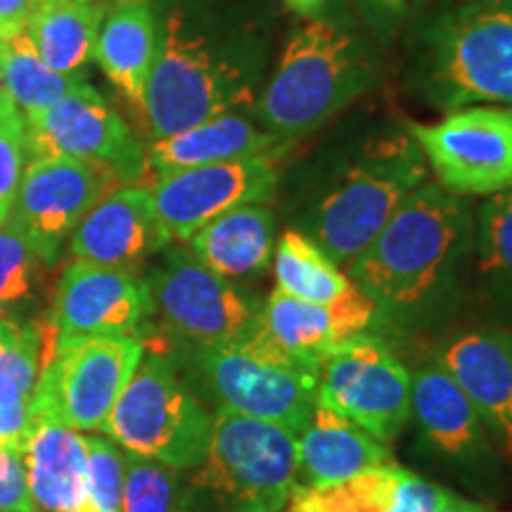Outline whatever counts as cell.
<instances>
[{
    "label": "cell",
    "instance_id": "cell-1",
    "mask_svg": "<svg viewBox=\"0 0 512 512\" xmlns=\"http://www.w3.org/2000/svg\"><path fill=\"white\" fill-rule=\"evenodd\" d=\"M467 228L470 211L463 197L439 183H422L351 261L347 275L380 311H418L444 283Z\"/></svg>",
    "mask_w": 512,
    "mask_h": 512
},
{
    "label": "cell",
    "instance_id": "cell-2",
    "mask_svg": "<svg viewBox=\"0 0 512 512\" xmlns=\"http://www.w3.org/2000/svg\"><path fill=\"white\" fill-rule=\"evenodd\" d=\"M366 76V57L347 31L306 19L283 48L256 114L268 133L292 145L349 105Z\"/></svg>",
    "mask_w": 512,
    "mask_h": 512
},
{
    "label": "cell",
    "instance_id": "cell-3",
    "mask_svg": "<svg viewBox=\"0 0 512 512\" xmlns=\"http://www.w3.org/2000/svg\"><path fill=\"white\" fill-rule=\"evenodd\" d=\"M252 83L181 12L166 17L159 50L140 114L152 140L176 136L192 126L252 102Z\"/></svg>",
    "mask_w": 512,
    "mask_h": 512
},
{
    "label": "cell",
    "instance_id": "cell-4",
    "mask_svg": "<svg viewBox=\"0 0 512 512\" xmlns=\"http://www.w3.org/2000/svg\"><path fill=\"white\" fill-rule=\"evenodd\" d=\"M422 183L427 166L415 140H380L316 204L306 235L339 268H349Z\"/></svg>",
    "mask_w": 512,
    "mask_h": 512
},
{
    "label": "cell",
    "instance_id": "cell-5",
    "mask_svg": "<svg viewBox=\"0 0 512 512\" xmlns=\"http://www.w3.org/2000/svg\"><path fill=\"white\" fill-rule=\"evenodd\" d=\"M214 413L162 354H147L102 425L133 456L174 470H195L207 456Z\"/></svg>",
    "mask_w": 512,
    "mask_h": 512
},
{
    "label": "cell",
    "instance_id": "cell-6",
    "mask_svg": "<svg viewBox=\"0 0 512 512\" xmlns=\"http://www.w3.org/2000/svg\"><path fill=\"white\" fill-rule=\"evenodd\" d=\"M197 380L216 408L302 434L318 403V370L285 354L261 325L238 342L190 351Z\"/></svg>",
    "mask_w": 512,
    "mask_h": 512
},
{
    "label": "cell",
    "instance_id": "cell-7",
    "mask_svg": "<svg viewBox=\"0 0 512 512\" xmlns=\"http://www.w3.org/2000/svg\"><path fill=\"white\" fill-rule=\"evenodd\" d=\"M192 482L249 512L285 508L299 477V434L283 425L216 408L207 456Z\"/></svg>",
    "mask_w": 512,
    "mask_h": 512
},
{
    "label": "cell",
    "instance_id": "cell-8",
    "mask_svg": "<svg viewBox=\"0 0 512 512\" xmlns=\"http://www.w3.org/2000/svg\"><path fill=\"white\" fill-rule=\"evenodd\" d=\"M145 356L143 337H88L57 349L41 370L34 422L100 432Z\"/></svg>",
    "mask_w": 512,
    "mask_h": 512
},
{
    "label": "cell",
    "instance_id": "cell-9",
    "mask_svg": "<svg viewBox=\"0 0 512 512\" xmlns=\"http://www.w3.org/2000/svg\"><path fill=\"white\" fill-rule=\"evenodd\" d=\"M432 88L448 110L512 105V8L470 5L432 34Z\"/></svg>",
    "mask_w": 512,
    "mask_h": 512
},
{
    "label": "cell",
    "instance_id": "cell-10",
    "mask_svg": "<svg viewBox=\"0 0 512 512\" xmlns=\"http://www.w3.org/2000/svg\"><path fill=\"white\" fill-rule=\"evenodd\" d=\"M147 285L162 325L190 351L238 342L259 323V309L190 249H169Z\"/></svg>",
    "mask_w": 512,
    "mask_h": 512
},
{
    "label": "cell",
    "instance_id": "cell-11",
    "mask_svg": "<svg viewBox=\"0 0 512 512\" xmlns=\"http://www.w3.org/2000/svg\"><path fill=\"white\" fill-rule=\"evenodd\" d=\"M411 138L453 195L512 188V105L458 107L432 124H411Z\"/></svg>",
    "mask_w": 512,
    "mask_h": 512
},
{
    "label": "cell",
    "instance_id": "cell-12",
    "mask_svg": "<svg viewBox=\"0 0 512 512\" xmlns=\"http://www.w3.org/2000/svg\"><path fill=\"white\" fill-rule=\"evenodd\" d=\"M316 396L318 403L389 444L411 418V373L380 339L363 332L325 356Z\"/></svg>",
    "mask_w": 512,
    "mask_h": 512
},
{
    "label": "cell",
    "instance_id": "cell-13",
    "mask_svg": "<svg viewBox=\"0 0 512 512\" xmlns=\"http://www.w3.org/2000/svg\"><path fill=\"white\" fill-rule=\"evenodd\" d=\"M119 181L110 166L72 157H34L24 169L10 216L27 233L38 259L53 266L83 216Z\"/></svg>",
    "mask_w": 512,
    "mask_h": 512
},
{
    "label": "cell",
    "instance_id": "cell-14",
    "mask_svg": "<svg viewBox=\"0 0 512 512\" xmlns=\"http://www.w3.org/2000/svg\"><path fill=\"white\" fill-rule=\"evenodd\" d=\"M27 145L29 159H83L110 166L121 181H138L147 171L145 150L131 128L88 81L27 119Z\"/></svg>",
    "mask_w": 512,
    "mask_h": 512
},
{
    "label": "cell",
    "instance_id": "cell-15",
    "mask_svg": "<svg viewBox=\"0 0 512 512\" xmlns=\"http://www.w3.org/2000/svg\"><path fill=\"white\" fill-rule=\"evenodd\" d=\"M155 316L150 285L136 271L74 261L62 273L46 328L60 347L88 337L136 335Z\"/></svg>",
    "mask_w": 512,
    "mask_h": 512
},
{
    "label": "cell",
    "instance_id": "cell-16",
    "mask_svg": "<svg viewBox=\"0 0 512 512\" xmlns=\"http://www.w3.org/2000/svg\"><path fill=\"white\" fill-rule=\"evenodd\" d=\"M275 185V157H247L159 174L150 195L171 240H190L230 209L271 200Z\"/></svg>",
    "mask_w": 512,
    "mask_h": 512
},
{
    "label": "cell",
    "instance_id": "cell-17",
    "mask_svg": "<svg viewBox=\"0 0 512 512\" xmlns=\"http://www.w3.org/2000/svg\"><path fill=\"white\" fill-rule=\"evenodd\" d=\"M169 242L150 190L124 185L107 192L83 216L69 238V252L76 261L133 271Z\"/></svg>",
    "mask_w": 512,
    "mask_h": 512
},
{
    "label": "cell",
    "instance_id": "cell-18",
    "mask_svg": "<svg viewBox=\"0 0 512 512\" xmlns=\"http://www.w3.org/2000/svg\"><path fill=\"white\" fill-rule=\"evenodd\" d=\"M437 363L463 389L489 437L512 463V332L498 328L460 332L439 351Z\"/></svg>",
    "mask_w": 512,
    "mask_h": 512
},
{
    "label": "cell",
    "instance_id": "cell-19",
    "mask_svg": "<svg viewBox=\"0 0 512 512\" xmlns=\"http://www.w3.org/2000/svg\"><path fill=\"white\" fill-rule=\"evenodd\" d=\"M377 304L358 287L344 302L323 306L273 290L259 309V325L285 354L311 368H320L337 344L363 335L377 318Z\"/></svg>",
    "mask_w": 512,
    "mask_h": 512
},
{
    "label": "cell",
    "instance_id": "cell-20",
    "mask_svg": "<svg viewBox=\"0 0 512 512\" xmlns=\"http://www.w3.org/2000/svg\"><path fill=\"white\" fill-rule=\"evenodd\" d=\"M411 418L418 422L422 437L446 458L489 456V432L477 408L439 363H427L411 373Z\"/></svg>",
    "mask_w": 512,
    "mask_h": 512
},
{
    "label": "cell",
    "instance_id": "cell-21",
    "mask_svg": "<svg viewBox=\"0 0 512 512\" xmlns=\"http://www.w3.org/2000/svg\"><path fill=\"white\" fill-rule=\"evenodd\" d=\"M34 512H98L81 432L36 420L24 451Z\"/></svg>",
    "mask_w": 512,
    "mask_h": 512
},
{
    "label": "cell",
    "instance_id": "cell-22",
    "mask_svg": "<svg viewBox=\"0 0 512 512\" xmlns=\"http://www.w3.org/2000/svg\"><path fill=\"white\" fill-rule=\"evenodd\" d=\"M159 34L152 0H114L95 38V62L138 112L143 110Z\"/></svg>",
    "mask_w": 512,
    "mask_h": 512
},
{
    "label": "cell",
    "instance_id": "cell-23",
    "mask_svg": "<svg viewBox=\"0 0 512 512\" xmlns=\"http://www.w3.org/2000/svg\"><path fill=\"white\" fill-rule=\"evenodd\" d=\"M285 143H280L266 128L254 126L240 114H221V117L192 126L176 136L152 140L145 150L147 169L155 174L190 169V166L233 162L247 157H275Z\"/></svg>",
    "mask_w": 512,
    "mask_h": 512
},
{
    "label": "cell",
    "instance_id": "cell-24",
    "mask_svg": "<svg viewBox=\"0 0 512 512\" xmlns=\"http://www.w3.org/2000/svg\"><path fill=\"white\" fill-rule=\"evenodd\" d=\"M392 463L387 444L323 403H316L311 422L299 434V475L309 484L344 482Z\"/></svg>",
    "mask_w": 512,
    "mask_h": 512
},
{
    "label": "cell",
    "instance_id": "cell-25",
    "mask_svg": "<svg viewBox=\"0 0 512 512\" xmlns=\"http://www.w3.org/2000/svg\"><path fill=\"white\" fill-rule=\"evenodd\" d=\"M185 242L221 278H254L266 271L275 254V216L264 204H242L216 216Z\"/></svg>",
    "mask_w": 512,
    "mask_h": 512
},
{
    "label": "cell",
    "instance_id": "cell-26",
    "mask_svg": "<svg viewBox=\"0 0 512 512\" xmlns=\"http://www.w3.org/2000/svg\"><path fill=\"white\" fill-rule=\"evenodd\" d=\"M102 15V5L79 0H38L29 12L24 31L53 72L81 74L93 57Z\"/></svg>",
    "mask_w": 512,
    "mask_h": 512
},
{
    "label": "cell",
    "instance_id": "cell-27",
    "mask_svg": "<svg viewBox=\"0 0 512 512\" xmlns=\"http://www.w3.org/2000/svg\"><path fill=\"white\" fill-rule=\"evenodd\" d=\"M41 377V332L29 325L0 337V446L27 451Z\"/></svg>",
    "mask_w": 512,
    "mask_h": 512
},
{
    "label": "cell",
    "instance_id": "cell-28",
    "mask_svg": "<svg viewBox=\"0 0 512 512\" xmlns=\"http://www.w3.org/2000/svg\"><path fill=\"white\" fill-rule=\"evenodd\" d=\"M275 290L311 304L344 302L358 285L306 233L285 230L275 242Z\"/></svg>",
    "mask_w": 512,
    "mask_h": 512
},
{
    "label": "cell",
    "instance_id": "cell-29",
    "mask_svg": "<svg viewBox=\"0 0 512 512\" xmlns=\"http://www.w3.org/2000/svg\"><path fill=\"white\" fill-rule=\"evenodd\" d=\"M83 81V74L53 72L38 55L27 31L0 41V88L10 95L24 119L53 107Z\"/></svg>",
    "mask_w": 512,
    "mask_h": 512
},
{
    "label": "cell",
    "instance_id": "cell-30",
    "mask_svg": "<svg viewBox=\"0 0 512 512\" xmlns=\"http://www.w3.org/2000/svg\"><path fill=\"white\" fill-rule=\"evenodd\" d=\"M403 467H375L335 484H304L292 491L287 512H384Z\"/></svg>",
    "mask_w": 512,
    "mask_h": 512
},
{
    "label": "cell",
    "instance_id": "cell-31",
    "mask_svg": "<svg viewBox=\"0 0 512 512\" xmlns=\"http://www.w3.org/2000/svg\"><path fill=\"white\" fill-rule=\"evenodd\" d=\"M124 512H185L178 470L124 451Z\"/></svg>",
    "mask_w": 512,
    "mask_h": 512
},
{
    "label": "cell",
    "instance_id": "cell-32",
    "mask_svg": "<svg viewBox=\"0 0 512 512\" xmlns=\"http://www.w3.org/2000/svg\"><path fill=\"white\" fill-rule=\"evenodd\" d=\"M479 268L512 294V188L489 195L479 211Z\"/></svg>",
    "mask_w": 512,
    "mask_h": 512
},
{
    "label": "cell",
    "instance_id": "cell-33",
    "mask_svg": "<svg viewBox=\"0 0 512 512\" xmlns=\"http://www.w3.org/2000/svg\"><path fill=\"white\" fill-rule=\"evenodd\" d=\"M38 254L27 233L10 219L0 223V309L10 313L34 294Z\"/></svg>",
    "mask_w": 512,
    "mask_h": 512
},
{
    "label": "cell",
    "instance_id": "cell-34",
    "mask_svg": "<svg viewBox=\"0 0 512 512\" xmlns=\"http://www.w3.org/2000/svg\"><path fill=\"white\" fill-rule=\"evenodd\" d=\"M27 164V119L0 88V223L10 219Z\"/></svg>",
    "mask_w": 512,
    "mask_h": 512
},
{
    "label": "cell",
    "instance_id": "cell-35",
    "mask_svg": "<svg viewBox=\"0 0 512 512\" xmlns=\"http://www.w3.org/2000/svg\"><path fill=\"white\" fill-rule=\"evenodd\" d=\"M88 453V484L98 512H124V448L112 439L83 434Z\"/></svg>",
    "mask_w": 512,
    "mask_h": 512
},
{
    "label": "cell",
    "instance_id": "cell-36",
    "mask_svg": "<svg viewBox=\"0 0 512 512\" xmlns=\"http://www.w3.org/2000/svg\"><path fill=\"white\" fill-rule=\"evenodd\" d=\"M0 512H34L24 451L0 446Z\"/></svg>",
    "mask_w": 512,
    "mask_h": 512
},
{
    "label": "cell",
    "instance_id": "cell-37",
    "mask_svg": "<svg viewBox=\"0 0 512 512\" xmlns=\"http://www.w3.org/2000/svg\"><path fill=\"white\" fill-rule=\"evenodd\" d=\"M446 494L448 491L441 486L403 470L384 512H437Z\"/></svg>",
    "mask_w": 512,
    "mask_h": 512
},
{
    "label": "cell",
    "instance_id": "cell-38",
    "mask_svg": "<svg viewBox=\"0 0 512 512\" xmlns=\"http://www.w3.org/2000/svg\"><path fill=\"white\" fill-rule=\"evenodd\" d=\"M34 3L36 0H0V41L24 31Z\"/></svg>",
    "mask_w": 512,
    "mask_h": 512
},
{
    "label": "cell",
    "instance_id": "cell-39",
    "mask_svg": "<svg viewBox=\"0 0 512 512\" xmlns=\"http://www.w3.org/2000/svg\"><path fill=\"white\" fill-rule=\"evenodd\" d=\"M437 512H494V510H489L486 505H479L475 501H467V498H460L448 491Z\"/></svg>",
    "mask_w": 512,
    "mask_h": 512
},
{
    "label": "cell",
    "instance_id": "cell-40",
    "mask_svg": "<svg viewBox=\"0 0 512 512\" xmlns=\"http://www.w3.org/2000/svg\"><path fill=\"white\" fill-rule=\"evenodd\" d=\"M323 3L325 0H285L287 8L302 17H313L320 8H323Z\"/></svg>",
    "mask_w": 512,
    "mask_h": 512
},
{
    "label": "cell",
    "instance_id": "cell-41",
    "mask_svg": "<svg viewBox=\"0 0 512 512\" xmlns=\"http://www.w3.org/2000/svg\"><path fill=\"white\" fill-rule=\"evenodd\" d=\"M370 5H375L377 10H384V12H399V10H406L408 5H413L415 0H368Z\"/></svg>",
    "mask_w": 512,
    "mask_h": 512
},
{
    "label": "cell",
    "instance_id": "cell-42",
    "mask_svg": "<svg viewBox=\"0 0 512 512\" xmlns=\"http://www.w3.org/2000/svg\"><path fill=\"white\" fill-rule=\"evenodd\" d=\"M19 328V323L15 318L10 316L8 311L5 309H0V337H8V335H12V332H15Z\"/></svg>",
    "mask_w": 512,
    "mask_h": 512
},
{
    "label": "cell",
    "instance_id": "cell-43",
    "mask_svg": "<svg viewBox=\"0 0 512 512\" xmlns=\"http://www.w3.org/2000/svg\"><path fill=\"white\" fill-rule=\"evenodd\" d=\"M36 3H38V0H36ZM79 3H91V0H79Z\"/></svg>",
    "mask_w": 512,
    "mask_h": 512
}]
</instances>
